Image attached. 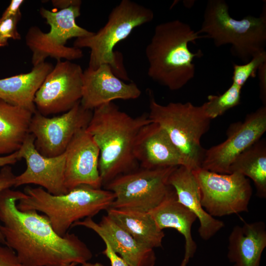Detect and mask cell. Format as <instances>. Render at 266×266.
I'll use <instances>...</instances> for the list:
<instances>
[{
	"label": "cell",
	"mask_w": 266,
	"mask_h": 266,
	"mask_svg": "<svg viewBox=\"0 0 266 266\" xmlns=\"http://www.w3.org/2000/svg\"><path fill=\"white\" fill-rule=\"evenodd\" d=\"M24 195L10 188L0 194V232L23 266L82 265L92 258L90 249L75 234L60 236L45 215L20 210L17 202Z\"/></svg>",
	"instance_id": "1"
},
{
	"label": "cell",
	"mask_w": 266,
	"mask_h": 266,
	"mask_svg": "<svg viewBox=\"0 0 266 266\" xmlns=\"http://www.w3.org/2000/svg\"><path fill=\"white\" fill-rule=\"evenodd\" d=\"M152 122L148 114L133 117L113 102L95 108L86 129L100 149L99 170L102 185L136 169L133 149L138 133Z\"/></svg>",
	"instance_id": "2"
},
{
	"label": "cell",
	"mask_w": 266,
	"mask_h": 266,
	"mask_svg": "<svg viewBox=\"0 0 266 266\" xmlns=\"http://www.w3.org/2000/svg\"><path fill=\"white\" fill-rule=\"evenodd\" d=\"M202 37L179 20L157 25L145 49L149 77L171 91L183 88L195 76L194 59L203 55L200 50L191 51L189 43Z\"/></svg>",
	"instance_id": "3"
},
{
	"label": "cell",
	"mask_w": 266,
	"mask_h": 266,
	"mask_svg": "<svg viewBox=\"0 0 266 266\" xmlns=\"http://www.w3.org/2000/svg\"><path fill=\"white\" fill-rule=\"evenodd\" d=\"M17 202L22 211L35 210L46 216L54 231L64 236L73 224L92 218L110 208L115 196L111 191L86 185L78 186L65 194L52 195L39 187H26Z\"/></svg>",
	"instance_id": "4"
},
{
	"label": "cell",
	"mask_w": 266,
	"mask_h": 266,
	"mask_svg": "<svg viewBox=\"0 0 266 266\" xmlns=\"http://www.w3.org/2000/svg\"><path fill=\"white\" fill-rule=\"evenodd\" d=\"M154 17L151 9L133 0H122L112 9L103 27L90 36L76 38L73 47L90 49L88 67L96 69L106 64L118 78L128 80L122 54L114 48L135 28L151 22Z\"/></svg>",
	"instance_id": "5"
},
{
	"label": "cell",
	"mask_w": 266,
	"mask_h": 266,
	"mask_svg": "<svg viewBox=\"0 0 266 266\" xmlns=\"http://www.w3.org/2000/svg\"><path fill=\"white\" fill-rule=\"evenodd\" d=\"M198 32L212 39L216 47L230 44L232 55L246 63L265 51L266 7L259 17L248 15L237 20L230 16L224 0H209Z\"/></svg>",
	"instance_id": "6"
},
{
	"label": "cell",
	"mask_w": 266,
	"mask_h": 266,
	"mask_svg": "<svg viewBox=\"0 0 266 266\" xmlns=\"http://www.w3.org/2000/svg\"><path fill=\"white\" fill-rule=\"evenodd\" d=\"M148 117L167 133L182 155L186 167L194 170L200 167L205 149L200 139L209 129L210 121L202 105L190 102H171L166 105L157 102L152 97Z\"/></svg>",
	"instance_id": "7"
},
{
	"label": "cell",
	"mask_w": 266,
	"mask_h": 266,
	"mask_svg": "<svg viewBox=\"0 0 266 266\" xmlns=\"http://www.w3.org/2000/svg\"><path fill=\"white\" fill-rule=\"evenodd\" d=\"M80 7L81 5H72L58 11L43 7L40 9V14L50 30L44 33L38 27L32 26L26 35V44L32 52L33 66L44 62L48 57L70 61L83 57L81 49L65 45L70 38L87 37L94 33L76 24V19L81 14Z\"/></svg>",
	"instance_id": "8"
},
{
	"label": "cell",
	"mask_w": 266,
	"mask_h": 266,
	"mask_svg": "<svg viewBox=\"0 0 266 266\" xmlns=\"http://www.w3.org/2000/svg\"><path fill=\"white\" fill-rule=\"evenodd\" d=\"M175 167L141 168L116 177L105 185L115 196L111 208L150 212L173 190L168 179Z\"/></svg>",
	"instance_id": "9"
},
{
	"label": "cell",
	"mask_w": 266,
	"mask_h": 266,
	"mask_svg": "<svg viewBox=\"0 0 266 266\" xmlns=\"http://www.w3.org/2000/svg\"><path fill=\"white\" fill-rule=\"evenodd\" d=\"M192 171L199 185L201 205L211 216L248 211L252 189L245 176L238 173L220 174L201 167Z\"/></svg>",
	"instance_id": "10"
},
{
	"label": "cell",
	"mask_w": 266,
	"mask_h": 266,
	"mask_svg": "<svg viewBox=\"0 0 266 266\" xmlns=\"http://www.w3.org/2000/svg\"><path fill=\"white\" fill-rule=\"evenodd\" d=\"M93 111L84 108L79 102L59 116L48 117L37 110L32 116L30 133L34 137L37 151L47 157L63 154L79 132L87 127Z\"/></svg>",
	"instance_id": "11"
},
{
	"label": "cell",
	"mask_w": 266,
	"mask_h": 266,
	"mask_svg": "<svg viewBox=\"0 0 266 266\" xmlns=\"http://www.w3.org/2000/svg\"><path fill=\"white\" fill-rule=\"evenodd\" d=\"M266 131V105L248 114L243 122L231 124L227 138L205 149L200 167L210 171L229 174L230 166L244 150L259 140Z\"/></svg>",
	"instance_id": "12"
},
{
	"label": "cell",
	"mask_w": 266,
	"mask_h": 266,
	"mask_svg": "<svg viewBox=\"0 0 266 266\" xmlns=\"http://www.w3.org/2000/svg\"><path fill=\"white\" fill-rule=\"evenodd\" d=\"M83 74L79 65L57 61L36 93V110L47 116L71 109L82 98Z\"/></svg>",
	"instance_id": "13"
},
{
	"label": "cell",
	"mask_w": 266,
	"mask_h": 266,
	"mask_svg": "<svg viewBox=\"0 0 266 266\" xmlns=\"http://www.w3.org/2000/svg\"><path fill=\"white\" fill-rule=\"evenodd\" d=\"M34 141V136L30 133L18 151L20 160L24 159L27 167L23 173L16 176L14 187L34 184L52 195L66 194L67 192L64 184L65 152L56 157H45L37 151Z\"/></svg>",
	"instance_id": "14"
},
{
	"label": "cell",
	"mask_w": 266,
	"mask_h": 266,
	"mask_svg": "<svg viewBox=\"0 0 266 266\" xmlns=\"http://www.w3.org/2000/svg\"><path fill=\"white\" fill-rule=\"evenodd\" d=\"M65 153L64 184L67 192L81 185L101 188L100 149L86 129L75 135Z\"/></svg>",
	"instance_id": "15"
},
{
	"label": "cell",
	"mask_w": 266,
	"mask_h": 266,
	"mask_svg": "<svg viewBox=\"0 0 266 266\" xmlns=\"http://www.w3.org/2000/svg\"><path fill=\"white\" fill-rule=\"evenodd\" d=\"M141 94L135 83H125L114 74L108 65H101L96 69L88 67L83 71L80 102L86 109L93 111L115 100L136 99Z\"/></svg>",
	"instance_id": "16"
},
{
	"label": "cell",
	"mask_w": 266,
	"mask_h": 266,
	"mask_svg": "<svg viewBox=\"0 0 266 266\" xmlns=\"http://www.w3.org/2000/svg\"><path fill=\"white\" fill-rule=\"evenodd\" d=\"M133 153L142 168L186 166L178 149L166 131L155 123L151 122L141 129L136 138Z\"/></svg>",
	"instance_id": "17"
},
{
	"label": "cell",
	"mask_w": 266,
	"mask_h": 266,
	"mask_svg": "<svg viewBox=\"0 0 266 266\" xmlns=\"http://www.w3.org/2000/svg\"><path fill=\"white\" fill-rule=\"evenodd\" d=\"M75 226L94 231L130 266H154L155 264L153 249L137 241L108 215L103 216L99 223L88 217L74 223L72 227Z\"/></svg>",
	"instance_id": "18"
},
{
	"label": "cell",
	"mask_w": 266,
	"mask_h": 266,
	"mask_svg": "<svg viewBox=\"0 0 266 266\" xmlns=\"http://www.w3.org/2000/svg\"><path fill=\"white\" fill-rule=\"evenodd\" d=\"M168 183L176 193L177 201L199 220V233L202 239L209 240L224 227L222 221L211 216L202 206L199 185L192 170L183 166L175 167Z\"/></svg>",
	"instance_id": "19"
},
{
	"label": "cell",
	"mask_w": 266,
	"mask_h": 266,
	"mask_svg": "<svg viewBox=\"0 0 266 266\" xmlns=\"http://www.w3.org/2000/svg\"><path fill=\"white\" fill-rule=\"evenodd\" d=\"M266 247V228L262 221L235 226L228 238L227 257L233 266H260Z\"/></svg>",
	"instance_id": "20"
},
{
	"label": "cell",
	"mask_w": 266,
	"mask_h": 266,
	"mask_svg": "<svg viewBox=\"0 0 266 266\" xmlns=\"http://www.w3.org/2000/svg\"><path fill=\"white\" fill-rule=\"evenodd\" d=\"M53 67L44 62L33 66L28 73L0 79V100L33 114L36 111L34 102L36 93Z\"/></svg>",
	"instance_id": "21"
},
{
	"label": "cell",
	"mask_w": 266,
	"mask_h": 266,
	"mask_svg": "<svg viewBox=\"0 0 266 266\" xmlns=\"http://www.w3.org/2000/svg\"><path fill=\"white\" fill-rule=\"evenodd\" d=\"M149 213L161 230L174 229L184 236L185 254L180 266H187L197 249L191 234L192 226L197 219L196 215L177 201L173 189L159 205Z\"/></svg>",
	"instance_id": "22"
},
{
	"label": "cell",
	"mask_w": 266,
	"mask_h": 266,
	"mask_svg": "<svg viewBox=\"0 0 266 266\" xmlns=\"http://www.w3.org/2000/svg\"><path fill=\"white\" fill-rule=\"evenodd\" d=\"M107 212V215L140 243L153 249L162 246L165 233L149 212L111 207Z\"/></svg>",
	"instance_id": "23"
},
{
	"label": "cell",
	"mask_w": 266,
	"mask_h": 266,
	"mask_svg": "<svg viewBox=\"0 0 266 266\" xmlns=\"http://www.w3.org/2000/svg\"><path fill=\"white\" fill-rule=\"evenodd\" d=\"M33 113L0 100V155L18 151L30 134Z\"/></svg>",
	"instance_id": "24"
},
{
	"label": "cell",
	"mask_w": 266,
	"mask_h": 266,
	"mask_svg": "<svg viewBox=\"0 0 266 266\" xmlns=\"http://www.w3.org/2000/svg\"><path fill=\"white\" fill-rule=\"evenodd\" d=\"M238 173L254 182L257 196L266 197V143L260 139L242 152L233 161L229 174Z\"/></svg>",
	"instance_id": "25"
},
{
	"label": "cell",
	"mask_w": 266,
	"mask_h": 266,
	"mask_svg": "<svg viewBox=\"0 0 266 266\" xmlns=\"http://www.w3.org/2000/svg\"><path fill=\"white\" fill-rule=\"evenodd\" d=\"M242 88L232 83L223 94L209 95L202 105L206 116L210 120L224 114L240 102Z\"/></svg>",
	"instance_id": "26"
},
{
	"label": "cell",
	"mask_w": 266,
	"mask_h": 266,
	"mask_svg": "<svg viewBox=\"0 0 266 266\" xmlns=\"http://www.w3.org/2000/svg\"><path fill=\"white\" fill-rule=\"evenodd\" d=\"M265 63L266 50L258 53L244 65L233 64L232 83L242 88L250 77H256L259 68Z\"/></svg>",
	"instance_id": "27"
},
{
	"label": "cell",
	"mask_w": 266,
	"mask_h": 266,
	"mask_svg": "<svg viewBox=\"0 0 266 266\" xmlns=\"http://www.w3.org/2000/svg\"><path fill=\"white\" fill-rule=\"evenodd\" d=\"M21 18V15L7 18H0V47L7 46L9 39L21 38L17 30V24Z\"/></svg>",
	"instance_id": "28"
},
{
	"label": "cell",
	"mask_w": 266,
	"mask_h": 266,
	"mask_svg": "<svg viewBox=\"0 0 266 266\" xmlns=\"http://www.w3.org/2000/svg\"><path fill=\"white\" fill-rule=\"evenodd\" d=\"M15 177L16 175L13 172L11 166L7 165L2 167L0 170V194L4 190L14 187ZM0 241L1 244H5L4 239L0 232Z\"/></svg>",
	"instance_id": "29"
},
{
	"label": "cell",
	"mask_w": 266,
	"mask_h": 266,
	"mask_svg": "<svg viewBox=\"0 0 266 266\" xmlns=\"http://www.w3.org/2000/svg\"><path fill=\"white\" fill-rule=\"evenodd\" d=\"M0 266H23L15 252L10 248L0 245Z\"/></svg>",
	"instance_id": "30"
},
{
	"label": "cell",
	"mask_w": 266,
	"mask_h": 266,
	"mask_svg": "<svg viewBox=\"0 0 266 266\" xmlns=\"http://www.w3.org/2000/svg\"><path fill=\"white\" fill-rule=\"evenodd\" d=\"M105 248L102 254L105 255L110 262L111 266H130L122 258L114 252L109 244L104 241Z\"/></svg>",
	"instance_id": "31"
},
{
	"label": "cell",
	"mask_w": 266,
	"mask_h": 266,
	"mask_svg": "<svg viewBox=\"0 0 266 266\" xmlns=\"http://www.w3.org/2000/svg\"><path fill=\"white\" fill-rule=\"evenodd\" d=\"M258 72L260 82V97L263 105H266V63L260 67Z\"/></svg>",
	"instance_id": "32"
},
{
	"label": "cell",
	"mask_w": 266,
	"mask_h": 266,
	"mask_svg": "<svg viewBox=\"0 0 266 266\" xmlns=\"http://www.w3.org/2000/svg\"><path fill=\"white\" fill-rule=\"evenodd\" d=\"M24 0H12L9 5L3 12L1 18H7L21 15L20 8Z\"/></svg>",
	"instance_id": "33"
},
{
	"label": "cell",
	"mask_w": 266,
	"mask_h": 266,
	"mask_svg": "<svg viewBox=\"0 0 266 266\" xmlns=\"http://www.w3.org/2000/svg\"><path fill=\"white\" fill-rule=\"evenodd\" d=\"M19 160L18 151L5 156H0V167L14 164Z\"/></svg>",
	"instance_id": "34"
},
{
	"label": "cell",
	"mask_w": 266,
	"mask_h": 266,
	"mask_svg": "<svg viewBox=\"0 0 266 266\" xmlns=\"http://www.w3.org/2000/svg\"><path fill=\"white\" fill-rule=\"evenodd\" d=\"M52 2L54 6L60 9L81 4V1L79 0H52Z\"/></svg>",
	"instance_id": "35"
},
{
	"label": "cell",
	"mask_w": 266,
	"mask_h": 266,
	"mask_svg": "<svg viewBox=\"0 0 266 266\" xmlns=\"http://www.w3.org/2000/svg\"><path fill=\"white\" fill-rule=\"evenodd\" d=\"M81 266H105L99 263H91L87 262L82 264Z\"/></svg>",
	"instance_id": "36"
},
{
	"label": "cell",
	"mask_w": 266,
	"mask_h": 266,
	"mask_svg": "<svg viewBox=\"0 0 266 266\" xmlns=\"http://www.w3.org/2000/svg\"><path fill=\"white\" fill-rule=\"evenodd\" d=\"M76 265H77V264L76 263H70V264H68L63 265L60 266H76Z\"/></svg>",
	"instance_id": "37"
},
{
	"label": "cell",
	"mask_w": 266,
	"mask_h": 266,
	"mask_svg": "<svg viewBox=\"0 0 266 266\" xmlns=\"http://www.w3.org/2000/svg\"></svg>",
	"instance_id": "38"
}]
</instances>
